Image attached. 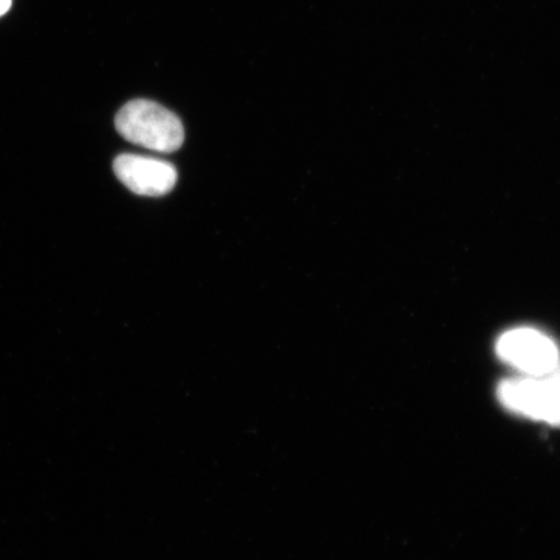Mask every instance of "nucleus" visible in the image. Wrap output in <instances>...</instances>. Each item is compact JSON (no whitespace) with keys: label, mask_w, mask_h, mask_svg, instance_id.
I'll return each mask as SVG.
<instances>
[{"label":"nucleus","mask_w":560,"mask_h":560,"mask_svg":"<svg viewBox=\"0 0 560 560\" xmlns=\"http://www.w3.org/2000/svg\"><path fill=\"white\" fill-rule=\"evenodd\" d=\"M116 129L129 142L161 153L179 150L185 140L179 117L145 100L125 104L116 116Z\"/></svg>","instance_id":"1"},{"label":"nucleus","mask_w":560,"mask_h":560,"mask_svg":"<svg viewBox=\"0 0 560 560\" xmlns=\"http://www.w3.org/2000/svg\"><path fill=\"white\" fill-rule=\"evenodd\" d=\"M499 397L517 415L560 425V363L549 374L501 383Z\"/></svg>","instance_id":"2"},{"label":"nucleus","mask_w":560,"mask_h":560,"mask_svg":"<svg viewBox=\"0 0 560 560\" xmlns=\"http://www.w3.org/2000/svg\"><path fill=\"white\" fill-rule=\"evenodd\" d=\"M497 353L509 365L529 376H542L559 365V350L549 336L522 327L503 334Z\"/></svg>","instance_id":"3"},{"label":"nucleus","mask_w":560,"mask_h":560,"mask_svg":"<svg viewBox=\"0 0 560 560\" xmlns=\"http://www.w3.org/2000/svg\"><path fill=\"white\" fill-rule=\"evenodd\" d=\"M114 171L130 191L152 198L170 194L178 179L177 171L167 161L139 155L118 156Z\"/></svg>","instance_id":"4"},{"label":"nucleus","mask_w":560,"mask_h":560,"mask_svg":"<svg viewBox=\"0 0 560 560\" xmlns=\"http://www.w3.org/2000/svg\"><path fill=\"white\" fill-rule=\"evenodd\" d=\"M11 0H0V16L4 15L10 10Z\"/></svg>","instance_id":"5"}]
</instances>
